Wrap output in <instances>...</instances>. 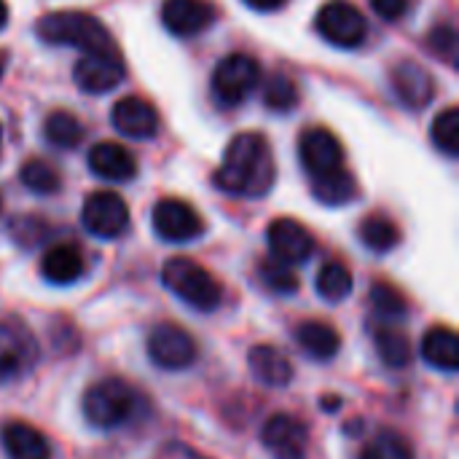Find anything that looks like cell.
<instances>
[{
    "mask_svg": "<svg viewBox=\"0 0 459 459\" xmlns=\"http://www.w3.org/2000/svg\"><path fill=\"white\" fill-rule=\"evenodd\" d=\"M317 32L339 46V48H355L366 40V32H368V24H366V16L347 0H331L320 8L317 13Z\"/></svg>",
    "mask_w": 459,
    "mask_h": 459,
    "instance_id": "ba28073f",
    "label": "cell"
},
{
    "mask_svg": "<svg viewBox=\"0 0 459 459\" xmlns=\"http://www.w3.org/2000/svg\"><path fill=\"white\" fill-rule=\"evenodd\" d=\"M43 134L56 148H75L83 140V126H81V121L73 113L54 110L46 118V124H43Z\"/></svg>",
    "mask_w": 459,
    "mask_h": 459,
    "instance_id": "83f0119b",
    "label": "cell"
},
{
    "mask_svg": "<svg viewBox=\"0 0 459 459\" xmlns=\"http://www.w3.org/2000/svg\"><path fill=\"white\" fill-rule=\"evenodd\" d=\"M83 255L75 245H54L40 258V274L51 285H73L83 277Z\"/></svg>",
    "mask_w": 459,
    "mask_h": 459,
    "instance_id": "44dd1931",
    "label": "cell"
},
{
    "mask_svg": "<svg viewBox=\"0 0 459 459\" xmlns=\"http://www.w3.org/2000/svg\"><path fill=\"white\" fill-rule=\"evenodd\" d=\"M35 35L48 46H73L83 51H102L113 48V38L108 27L83 11H54L38 19Z\"/></svg>",
    "mask_w": 459,
    "mask_h": 459,
    "instance_id": "7a4b0ae2",
    "label": "cell"
},
{
    "mask_svg": "<svg viewBox=\"0 0 459 459\" xmlns=\"http://www.w3.org/2000/svg\"><path fill=\"white\" fill-rule=\"evenodd\" d=\"M19 180L24 188H30L32 194H40V196H48V194H56L62 188V178L59 172L43 161V159H30L22 164L19 169Z\"/></svg>",
    "mask_w": 459,
    "mask_h": 459,
    "instance_id": "f1b7e54d",
    "label": "cell"
},
{
    "mask_svg": "<svg viewBox=\"0 0 459 459\" xmlns=\"http://www.w3.org/2000/svg\"><path fill=\"white\" fill-rule=\"evenodd\" d=\"M296 342L299 347L312 358V360H333L336 352L342 350V336L333 325L323 323V320H304L296 328Z\"/></svg>",
    "mask_w": 459,
    "mask_h": 459,
    "instance_id": "603a6c76",
    "label": "cell"
},
{
    "mask_svg": "<svg viewBox=\"0 0 459 459\" xmlns=\"http://www.w3.org/2000/svg\"><path fill=\"white\" fill-rule=\"evenodd\" d=\"M148 355L151 363L164 371H183L196 363L199 347L186 328L175 323H161L148 336Z\"/></svg>",
    "mask_w": 459,
    "mask_h": 459,
    "instance_id": "52a82bcc",
    "label": "cell"
},
{
    "mask_svg": "<svg viewBox=\"0 0 459 459\" xmlns=\"http://www.w3.org/2000/svg\"><path fill=\"white\" fill-rule=\"evenodd\" d=\"M215 188L231 196H264L274 186V156L264 134H237L212 178Z\"/></svg>",
    "mask_w": 459,
    "mask_h": 459,
    "instance_id": "6da1fadb",
    "label": "cell"
},
{
    "mask_svg": "<svg viewBox=\"0 0 459 459\" xmlns=\"http://www.w3.org/2000/svg\"><path fill=\"white\" fill-rule=\"evenodd\" d=\"M81 409H83V417L91 428L116 430L137 414L140 395L129 382H124L118 377H108L83 393Z\"/></svg>",
    "mask_w": 459,
    "mask_h": 459,
    "instance_id": "3957f363",
    "label": "cell"
},
{
    "mask_svg": "<svg viewBox=\"0 0 459 459\" xmlns=\"http://www.w3.org/2000/svg\"><path fill=\"white\" fill-rule=\"evenodd\" d=\"M0 148H3V126H0Z\"/></svg>",
    "mask_w": 459,
    "mask_h": 459,
    "instance_id": "ab89813d",
    "label": "cell"
},
{
    "mask_svg": "<svg viewBox=\"0 0 459 459\" xmlns=\"http://www.w3.org/2000/svg\"><path fill=\"white\" fill-rule=\"evenodd\" d=\"M261 444L272 459H304L309 449V433L304 422L290 414H274L261 430Z\"/></svg>",
    "mask_w": 459,
    "mask_h": 459,
    "instance_id": "5bb4252c",
    "label": "cell"
},
{
    "mask_svg": "<svg viewBox=\"0 0 459 459\" xmlns=\"http://www.w3.org/2000/svg\"><path fill=\"white\" fill-rule=\"evenodd\" d=\"M40 347L19 317L0 320V387L19 382L38 363Z\"/></svg>",
    "mask_w": 459,
    "mask_h": 459,
    "instance_id": "5b68a950",
    "label": "cell"
},
{
    "mask_svg": "<svg viewBox=\"0 0 459 459\" xmlns=\"http://www.w3.org/2000/svg\"><path fill=\"white\" fill-rule=\"evenodd\" d=\"M124 78V62L116 48L83 51L73 67V81L86 94H105L116 89Z\"/></svg>",
    "mask_w": 459,
    "mask_h": 459,
    "instance_id": "30bf717a",
    "label": "cell"
},
{
    "mask_svg": "<svg viewBox=\"0 0 459 459\" xmlns=\"http://www.w3.org/2000/svg\"><path fill=\"white\" fill-rule=\"evenodd\" d=\"M264 102H266V108H272L274 113H290V110L299 105V86H296L293 78H288L285 73H274V75L266 78Z\"/></svg>",
    "mask_w": 459,
    "mask_h": 459,
    "instance_id": "f546056e",
    "label": "cell"
},
{
    "mask_svg": "<svg viewBox=\"0 0 459 459\" xmlns=\"http://www.w3.org/2000/svg\"><path fill=\"white\" fill-rule=\"evenodd\" d=\"M0 78H3V59H0Z\"/></svg>",
    "mask_w": 459,
    "mask_h": 459,
    "instance_id": "60d3db41",
    "label": "cell"
},
{
    "mask_svg": "<svg viewBox=\"0 0 459 459\" xmlns=\"http://www.w3.org/2000/svg\"><path fill=\"white\" fill-rule=\"evenodd\" d=\"M374 342H377L382 363L390 368H406L414 360V347H411L409 336L395 328H377Z\"/></svg>",
    "mask_w": 459,
    "mask_h": 459,
    "instance_id": "4316f807",
    "label": "cell"
},
{
    "mask_svg": "<svg viewBox=\"0 0 459 459\" xmlns=\"http://www.w3.org/2000/svg\"><path fill=\"white\" fill-rule=\"evenodd\" d=\"M371 8L385 22H398L411 11V0H371Z\"/></svg>",
    "mask_w": 459,
    "mask_h": 459,
    "instance_id": "d590c367",
    "label": "cell"
},
{
    "mask_svg": "<svg viewBox=\"0 0 459 459\" xmlns=\"http://www.w3.org/2000/svg\"><path fill=\"white\" fill-rule=\"evenodd\" d=\"M5 22H8V5H5V0H0V30L5 27Z\"/></svg>",
    "mask_w": 459,
    "mask_h": 459,
    "instance_id": "74e56055",
    "label": "cell"
},
{
    "mask_svg": "<svg viewBox=\"0 0 459 459\" xmlns=\"http://www.w3.org/2000/svg\"><path fill=\"white\" fill-rule=\"evenodd\" d=\"M393 91L398 94V100L411 108V110H422L430 105L436 86H433V75L417 65V62H401L393 70Z\"/></svg>",
    "mask_w": 459,
    "mask_h": 459,
    "instance_id": "e0dca14e",
    "label": "cell"
},
{
    "mask_svg": "<svg viewBox=\"0 0 459 459\" xmlns=\"http://www.w3.org/2000/svg\"><path fill=\"white\" fill-rule=\"evenodd\" d=\"M89 169L94 175H100L102 180H113V183H126L137 175V161L134 156L118 145V143H97L89 151Z\"/></svg>",
    "mask_w": 459,
    "mask_h": 459,
    "instance_id": "ac0fdd59",
    "label": "cell"
},
{
    "mask_svg": "<svg viewBox=\"0 0 459 459\" xmlns=\"http://www.w3.org/2000/svg\"><path fill=\"white\" fill-rule=\"evenodd\" d=\"M110 124L132 140H151L159 132V113L143 97H121L110 110Z\"/></svg>",
    "mask_w": 459,
    "mask_h": 459,
    "instance_id": "2e32d148",
    "label": "cell"
},
{
    "mask_svg": "<svg viewBox=\"0 0 459 459\" xmlns=\"http://www.w3.org/2000/svg\"><path fill=\"white\" fill-rule=\"evenodd\" d=\"M253 377L266 387H288L293 382V366L288 355L272 344H255L247 355Z\"/></svg>",
    "mask_w": 459,
    "mask_h": 459,
    "instance_id": "d6986e66",
    "label": "cell"
},
{
    "mask_svg": "<svg viewBox=\"0 0 459 459\" xmlns=\"http://www.w3.org/2000/svg\"><path fill=\"white\" fill-rule=\"evenodd\" d=\"M266 242L272 250V258L285 266H299L312 258L315 253V237L309 229L293 218H277L266 229Z\"/></svg>",
    "mask_w": 459,
    "mask_h": 459,
    "instance_id": "8fae6325",
    "label": "cell"
},
{
    "mask_svg": "<svg viewBox=\"0 0 459 459\" xmlns=\"http://www.w3.org/2000/svg\"><path fill=\"white\" fill-rule=\"evenodd\" d=\"M0 444L8 459H51V446L40 430L27 422H8L0 430Z\"/></svg>",
    "mask_w": 459,
    "mask_h": 459,
    "instance_id": "ffe728a7",
    "label": "cell"
},
{
    "mask_svg": "<svg viewBox=\"0 0 459 459\" xmlns=\"http://www.w3.org/2000/svg\"><path fill=\"white\" fill-rule=\"evenodd\" d=\"M323 409H339V401H323Z\"/></svg>",
    "mask_w": 459,
    "mask_h": 459,
    "instance_id": "f35d334b",
    "label": "cell"
},
{
    "mask_svg": "<svg viewBox=\"0 0 459 459\" xmlns=\"http://www.w3.org/2000/svg\"><path fill=\"white\" fill-rule=\"evenodd\" d=\"M261 83V67L250 54H229L212 73V94L221 105L234 108L245 102Z\"/></svg>",
    "mask_w": 459,
    "mask_h": 459,
    "instance_id": "8992f818",
    "label": "cell"
},
{
    "mask_svg": "<svg viewBox=\"0 0 459 459\" xmlns=\"http://www.w3.org/2000/svg\"><path fill=\"white\" fill-rule=\"evenodd\" d=\"M151 223H153V231L164 242H178V245L191 242L204 231V221L183 199H161V202H156Z\"/></svg>",
    "mask_w": 459,
    "mask_h": 459,
    "instance_id": "7c38bea8",
    "label": "cell"
},
{
    "mask_svg": "<svg viewBox=\"0 0 459 459\" xmlns=\"http://www.w3.org/2000/svg\"><path fill=\"white\" fill-rule=\"evenodd\" d=\"M83 229L100 239H116L129 229V207L116 191H94L81 210Z\"/></svg>",
    "mask_w": 459,
    "mask_h": 459,
    "instance_id": "9c48e42d",
    "label": "cell"
},
{
    "mask_svg": "<svg viewBox=\"0 0 459 459\" xmlns=\"http://www.w3.org/2000/svg\"><path fill=\"white\" fill-rule=\"evenodd\" d=\"M368 299H371V307H374L382 317L401 320V317H406V312H409V304H406L403 293H401L395 285H390V282H374Z\"/></svg>",
    "mask_w": 459,
    "mask_h": 459,
    "instance_id": "d6a6232c",
    "label": "cell"
},
{
    "mask_svg": "<svg viewBox=\"0 0 459 459\" xmlns=\"http://www.w3.org/2000/svg\"><path fill=\"white\" fill-rule=\"evenodd\" d=\"M358 237H360V242L371 253H390L401 242L398 226L390 218H385V215H368V218H363L360 226H358Z\"/></svg>",
    "mask_w": 459,
    "mask_h": 459,
    "instance_id": "484cf974",
    "label": "cell"
},
{
    "mask_svg": "<svg viewBox=\"0 0 459 459\" xmlns=\"http://www.w3.org/2000/svg\"><path fill=\"white\" fill-rule=\"evenodd\" d=\"M360 459H414L411 446L393 430H379L360 452Z\"/></svg>",
    "mask_w": 459,
    "mask_h": 459,
    "instance_id": "1f68e13d",
    "label": "cell"
},
{
    "mask_svg": "<svg viewBox=\"0 0 459 459\" xmlns=\"http://www.w3.org/2000/svg\"><path fill=\"white\" fill-rule=\"evenodd\" d=\"M161 22L178 38H194L212 27L215 5L210 0H164Z\"/></svg>",
    "mask_w": 459,
    "mask_h": 459,
    "instance_id": "9a60e30c",
    "label": "cell"
},
{
    "mask_svg": "<svg viewBox=\"0 0 459 459\" xmlns=\"http://www.w3.org/2000/svg\"><path fill=\"white\" fill-rule=\"evenodd\" d=\"M242 3H245V5H250L253 11H264V13H266V11H277V8H282L288 0H242Z\"/></svg>",
    "mask_w": 459,
    "mask_h": 459,
    "instance_id": "8d00e7d4",
    "label": "cell"
},
{
    "mask_svg": "<svg viewBox=\"0 0 459 459\" xmlns=\"http://www.w3.org/2000/svg\"><path fill=\"white\" fill-rule=\"evenodd\" d=\"M258 274H261L264 285H266L269 290L280 293V296H290V293L299 290V280H296V274L290 272V266H285V264H280V261H274V258L261 261Z\"/></svg>",
    "mask_w": 459,
    "mask_h": 459,
    "instance_id": "836d02e7",
    "label": "cell"
},
{
    "mask_svg": "<svg viewBox=\"0 0 459 459\" xmlns=\"http://www.w3.org/2000/svg\"><path fill=\"white\" fill-rule=\"evenodd\" d=\"M422 358L428 366L444 371V374H457L459 371V342L455 328L449 325H436L425 333L422 339Z\"/></svg>",
    "mask_w": 459,
    "mask_h": 459,
    "instance_id": "7402d4cb",
    "label": "cell"
},
{
    "mask_svg": "<svg viewBox=\"0 0 459 459\" xmlns=\"http://www.w3.org/2000/svg\"><path fill=\"white\" fill-rule=\"evenodd\" d=\"M299 159L304 169L309 172V178H317V175L344 167V145L331 129L312 126V129H304L299 137Z\"/></svg>",
    "mask_w": 459,
    "mask_h": 459,
    "instance_id": "4fadbf2b",
    "label": "cell"
},
{
    "mask_svg": "<svg viewBox=\"0 0 459 459\" xmlns=\"http://www.w3.org/2000/svg\"><path fill=\"white\" fill-rule=\"evenodd\" d=\"M312 194H315V199L320 204L342 207V204H350L358 196V183L344 167H339V169H331L325 175L312 178Z\"/></svg>",
    "mask_w": 459,
    "mask_h": 459,
    "instance_id": "cb8c5ba5",
    "label": "cell"
},
{
    "mask_svg": "<svg viewBox=\"0 0 459 459\" xmlns=\"http://www.w3.org/2000/svg\"><path fill=\"white\" fill-rule=\"evenodd\" d=\"M430 137L436 143V148L446 156H457L459 153V108L449 105L444 108L430 129Z\"/></svg>",
    "mask_w": 459,
    "mask_h": 459,
    "instance_id": "4dcf8cb0",
    "label": "cell"
},
{
    "mask_svg": "<svg viewBox=\"0 0 459 459\" xmlns=\"http://www.w3.org/2000/svg\"><path fill=\"white\" fill-rule=\"evenodd\" d=\"M164 288L196 312H215L223 301L221 282L191 258H169L161 269Z\"/></svg>",
    "mask_w": 459,
    "mask_h": 459,
    "instance_id": "277c9868",
    "label": "cell"
},
{
    "mask_svg": "<svg viewBox=\"0 0 459 459\" xmlns=\"http://www.w3.org/2000/svg\"><path fill=\"white\" fill-rule=\"evenodd\" d=\"M0 210H3V202H0Z\"/></svg>",
    "mask_w": 459,
    "mask_h": 459,
    "instance_id": "b9f144b4",
    "label": "cell"
},
{
    "mask_svg": "<svg viewBox=\"0 0 459 459\" xmlns=\"http://www.w3.org/2000/svg\"><path fill=\"white\" fill-rule=\"evenodd\" d=\"M428 43H430V51H433L438 59H444V62H449L452 67H457L459 38L457 30H455L452 24H438V27L430 32Z\"/></svg>",
    "mask_w": 459,
    "mask_h": 459,
    "instance_id": "e575fe53",
    "label": "cell"
},
{
    "mask_svg": "<svg viewBox=\"0 0 459 459\" xmlns=\"http://www.w3.org/2000/svg\"><path fill=\"white\" fill-rule=\"evenodd\" d=\"M315 288H317V293H320L323 301L339 304V301H344V299L352 293L355 280H352V272H350L342 261H328V264H323V269L317 272Z\"/></svg>",
    "mask_w": 459,
    "mask_h": 459,
    "instance_id": "d4e9b609",
    "label": "cell"
}]
</instances>
